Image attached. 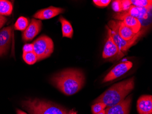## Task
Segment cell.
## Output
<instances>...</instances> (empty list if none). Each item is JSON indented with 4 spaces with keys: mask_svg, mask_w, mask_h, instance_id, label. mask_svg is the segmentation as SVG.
<instances>
[{
    "mask_svg": "<svg viewBox=\"0 0 152 114\" xmlns=\"http://www.w3.org/2000/svg\"><path fill=\"white\" fill-rule=\"evenodd\" d=\"M51 83L66 96H72L78 92L84 85L85 77L78 69H68L55 74Z\"/></svg>",
    "mask_w": 152,
    "mask_h": 114,
    "instance_id": "1",
    "label": "cell"
},
{
    "mask_svg": "<svg viewBox=\"0 0 152 114\" xmlns=\"http://www.w3.org/2000/svg\"><path fill=\"white\" fill-rule=\"evenodd\" d=\"M134 87V78L113 85L95 100L94 103L102 102L110 107L122 102Z\"/></svg>",
    "mask_w": 152,
    "mask_h": 114,
    "instance_id": "2",
    "label": "cell"
},
{
    "mask_svg": "<svg viewBox=\"0 0 152 114\" xmlns=\"http://www.w3.org/2000/svg\"><path fill=\"white\" fill-rule=\"evenodd\" d=\"M22 105L31 114H72V110H67L56 104L38 99L23 101Z\"/></svg>",
    "mask_w": 152,
    "mask_h": 114,
    "instance_id": "3",
    "label": "cell"
},
{
    "mask_svg": "<svg viewBox=\"0 0 152 114\" xmlns=\"http://www.w3.org/2000/svg\"><path fill=\"white\" fill-rule=\"evenodd\" d=\"M33 51L37 57V61L42 60L49 57L54 51L53 40L46 35H42L34 41Z\"/></svg>",
    "mask_w": 152,
    "mask_h": 114,
    "instance_id": "4",
    "label": "cell"
},
{
    "mask_svg": "<svg viewBox=\"0 0 152 114\" xmlns=\"http://www.w3.org/2000/svg\"><path fill=\"white\" fill-rule=\"evenodd\" d=\"M107 26L111 30L112 36L113 40L119 48L120 51L125 52L134 44L137 40L142 33V31H140L137 33L135 36L129 41H126L122 39L118 33V21H110Z\"/></svg>",
    "mask_w": 152,
    "mask_h": 114,
    "instance_id": "5",
    "label": "cell"
},
{
    "mask_svg": "<svg viewBox=\"0 0 152 114\" xmlns=\"http://www.w3.org/2000/svg\"><path fill=\"white\" fill-rule=\"evenodd\" d=\"M107 31V39L106 42L102 56L103 59H108L112 58L116 55L118 56L119 58L124 56V54L122 51H120L118 47L115 43L112 36L111 30L107 26H106Z\"/></svg>",
    "mask_w": 152,
    "mask_h": 114,
    "instance_id": "6",
    "label": "cell"
},
{
    "mask_svg": "<svg viewBox=\"0 0 152 114\" xmlns=\"http://www.w3.org/2000/svg\"><path fill=\"white\" fill-rule=\"evenodd\" d=\"M133 67V63L129 61H123L115 66L104 78L102 83L111 81L121 77L128 72Z\"/></svg>",
    "mask_w": 152,
    "mask_h": 114,
    "instance_id": "7",
    "label": "cell"
},
{
    "mask_svg": "<svg viewBox=\"0 0 152 114\" xmlns=\"http://www.w3.org/2000/svg\"><path fill=\"white\" fill-rule=\"evenodd\" d=\"M114 19L123 22L126 26L129 27L135 33H137L140 31L141 24L137 18L128 15L124 12L116 13L113 16Z\"/></svg>",
    "mask_w": 152,
    "mask_h": 114,
    "instance_id": "8",
    "label": "cell"
},
{
    "mask_svg": "<svg viewBox=\"0 0 152 114\" xmlns=\"http://www.w3.org/2000/svg\"><path fill=\"white\" fill-rule=\"evenodd\" d=\"M12 36V26L3 28L0 30V57L5 54L9 49Z\"/></svg>",
    "mask_w": 152,
    "mask_h": 114,
    "instance_id": "9",
    "label": "cell"
},
{
    "mask_svg": "<svg viewBox=\"0 0 152 114\" xmlns=\"http://www.w3.org/2000/svg\"><path fill=\"white\" fill-rule=\"evenodd\" d=\"M132 96H129L119 103L107 108L106 114H129Z\"/></svg>",
    "mask_w": 152,
    "mask_h": 114,
    "instance_id": "10",
    "label": "cell"
},
{
    "mask_svg": "<svg viewBox=\"0 0 152 114\" xmlns=\"http://www.w3.org/2000/svg\"><path fill=\"white\" fill-rule=\"evenodd\" d=\"M42 23L40 20L32 19L30 24L23 33V39L24 41H31L41 31Z\"/></svg>",
    "mask_w": 152,
    "mask_h": 114,
    "instance_id": "11",
    "label": "cell"
},
{
    "mask_svg": "<svg viewBox=\"0 0 152 114\" xmlns=\"http://www.w3.org/2000/svg\"><path fill=\"white\" fill-rule=\"evenodd\" d=\"M64 12L65 10L63 8L50 7L48 8L39 10L33 15V18L40 20L49 19L58 16L60 14L63 13Z\"/></svg>",
    "mask_w": 152,
    "mask_h": 114,
    "instance_id": "12",
    "label": "cell"
},
{
    "mask_svg": "<svg viewBox=\"0 0 152 114\" xmlns=\"http://www.w3.org/2000/svg\"><path fill=\"white\" fill-rule=\"evenodd\" d=\"M137 108L139 114H152V96H141L137 100Z\"/></svg>",
    "mask_w": 152,
    "mask_h": 114,
    "instance_id": "13",
    "label": "cell"
},
{
    "mask_svg": "<svg viewBox=\"0 0 152 114\" xmlns=\"http://www.w3.org/2000/svg\"><path fill=\"white\" fill-rule=\"evenodd\" d=\"M150 11L151 10H148L147 8L131 5L128 11L124 12L140 20V19H147Z\"/></svg>",
    "mask_w": 152,
    "mask_h": 114,
    "instance_id": "14",
    "label": "cell"
},
{
    "mask_svg": "<svg viewBox=\"0 0 152 114\" xmlns=\"http://www.w3.org/2000/svg\"><path fill=\"white\" fill-rule=\"evenodd\" d=\"M118 33L120 37L126 41L133 39L137 34L120 21H118Z\"/></svg>",
    "mask_w": 152,
    "mask_h": 114,
    "instance_id": "15",
    "label": "cell"
},
{
    "mask_svg": "<svg viewBox=\"0 0 152 114\" xmlns=\"http://www.w3.org/2000/svg\"><path fill=\"white\" fill-rule=\"evenodd\" d=\"M59 21L61 25L63 37L72 38L73 35V29L70 23L62 16L60 17Z\"/></svg>",
    "mask_w": 152,
    "mask_h": 114,
    "instance_id": "16",
    "label": "cell"
},
{
    "mask_svg": "<svg viewBox=\"0 0 152 114\" xmlns=\"http://www.w3.org/2000/svg\"><path fill=\"white\" fill-rule=\"evenodd\" d=\"M12 10V4L10 1L0 0V15L10 16Z\"/></svg>",
    "mask_w": 152,
    "mask_h": 114,
    "instance_id": "17",
    "label": "cell"
},
{
    "mask_svg": "<svg viewBox=\"0 0 152 114\" xmlns=\"http://www.w3.org/2000/svg\"><path fill=\"white\" fill-rule=\"evenodd\" d=\"M28 25V20L25 17H20L16 21L14 25V28L16 30L24 31Z\"/></svg>",
    "mask_w": 152,
    "mask_h": 114,
    "instance_id": "18",
    "label": "cell"
},
{
    "mask_svg": "<svg viewBox=\"0 0 152 114\" xmlns=\"http://www.w3.org/2000/svg\"><path fill=\"white\" fill-rule=\"evenodd\" d=\"M23 58L24 61L28 65H34L37 61V56L34 51L28 53L23 52Z\"/></svg>",
    "mask_w": 152,
    "mask_h": 114,
    "instance_id": "19",
    "label": "cell"
},
{
    "mask_svg": "<svg viewBox=\"0 0 152 114\" xmlns=\"http://www.w3.org/2000/svg\"><path fill=\"white\" fill-rule=\"evenodd\" d=\"M132 5L136 7L147 8L148 10L152 9V1L151 0H130Z\"/></svg>",
    "mask_w": 152,
    "mask_h": 114,
    "instance_id": "20",
    "label": "cell"
},
{
    "mask_svg": "<svg viewBox=\"0 0 152 114\" xmlns=\"http://www.w3.org/2000/svg\"><path fill=\"white\" fill-rule=\"evenodd\" d=\"M106 107V105L103 103H96L92 106V113L93 114H97L105 110Z\"/></svg>",
    "mask_w": 152,
    "mask_h": 114,
    "instance_id": "21",
    "label": "cell"
},
{
    "mask_svg": "<svg viewBox=\"0 0 152 114\" xmlns=\"http://www.w3.org/2000/svg\"><path fill=\"white\" fill-rule=\"evenodd\" d=\"M113 9L117 13H121L123 12L122 7V0L114 1L113 2L112 5Z\"/></svg>",
    "mask_w": 152,
    "mask_h": 114,
    "instance_id": "22",
    "label": "cell"
},
{
    "mask_svg": "<svg viewBox=\"0 0 152 114\" xmlns=\"http://www.w3.org/2000/svg\"><path fill=\"white\" fill-rule=\"evenodd\" d=\"M94 3L97 6L100 7H105L108 6L111 1L110 0H94Z\"/></svg>",
    "mask_w": 152,
    "mask_h": 114,
    "instance_id": "23",
    "label": "cell"
},
{
    "mask_svg": "<svg viewBox=\"0 0 152 114\" xmlns=\"http://www.w3.org/2000/svg\"><path fill=\"white\" fill-rule=\"evenodd\" d=\"M132 5L130 0H124L122 1V7L123 12L128 11L130 6Z\"/></svg>",
    "mask_w": 152,
    "mask_h": 114,
    "instance_id": "24",
    "label": "cell"
},
{
    "mask_svg": "<svg viewBox=\"0 0 152 114\" xmlns=\"http://www.w3.org/2000/svg\"><path fill=\"white\" fill-rule=\"evenodd\" d=\"M31 52H33V45L32 43L25 44L23 48V52L28 53Z\"/></svg>",
    "mask_w": 152,
    "mask_h": 114,
    "instance_id": "25",
    "label": "cell"
},
{
    "mask_svg": "<svg viewBox=\"0 0 152 114\" xmlns=\"http://www.w3.org/2000/svg\"><path fill=\"white\" fill-rule=\"evenodd\" d=\"M7 21V19L6 17L0 15V29L6 24Z\"/></svg>",
    "mask_w": 152,
    "mask_h": 114,
    "instance_id": "26",
    "label": "cell"
},
{
    "mask_svg": "<svg viewBox=\"0 0 152 114\" xmlns=\"http://www.w3.org/2000/svg\"><path fill=\"white\" fill-rule=\"evenodd\" d=\"M17 114H27L24 111L20 110L18 109L17 110Z\"/></svg>",
    "mask_w": 152,
    "mask_h": 114,
    "instance_id": "27",
    "label": "cell"
},
{
    "mask_svg": "<svg viewBox=\"0 0 152 114\" xmlns=\"http://www.w3.org/2000/svg\"><path fill=\"white\" fill-rule=\"evenodd\" d=\"M96 114H106L105 110H102V111H100V112H99Z\"/></svg>",
    "mask_w": 152,
    "mask_h": 114,
    "instance_id": "28",
    "label": "cell"
},
{
    "mask_svg": "<svg viewBox=\"0 0 152 114\" xmlns=\"http://www.w3.org/2000/svg\"><path fill=\"white\" fill-rule=\"evenodd\" d=\"M72 114H77V112H75V111H73V110H72Z\"/></svg>",
    "mask_w": 152,
    "mask_h": 114,
    "instance_id": "29",
    "label": "cell"
}]
</instances>
